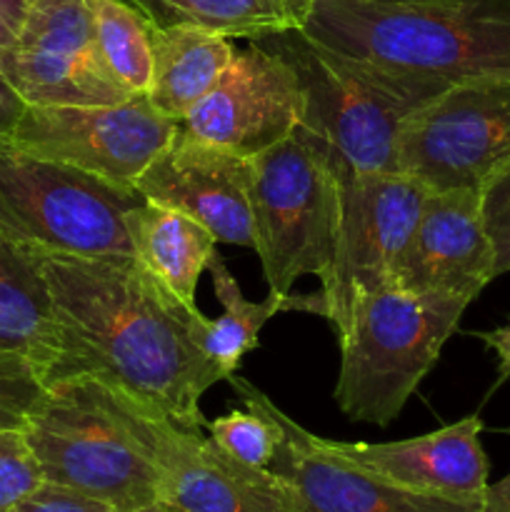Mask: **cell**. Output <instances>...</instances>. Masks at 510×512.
<instances>
[{"mask_svg": "<svg viewBox=\"0 0 510 512\" xmlns=\"http://www.w3.org/2000/svg\"><path fill=\"white\" fill-rule=\"evenodd\" d=\"M465 310V300L400 288L365 293L355 303L348 335L340 340L333 390L340 413L353 423L388 428L438 363Z\"/></svg>", "mask_w": 510, "mask_h": 512, "instance_id": "4", "label": "cell"}, {"mask_svg": "<svg viewBox=\"0 0 510 512\" xmlns=\"http://www.w3.org/2000/svg\"><path fill=\"white\" fill-rule=\"evenodd\" d=\"M8 512H118L108 503L90 495L78 493L73 488H65L58 483H43L30 490L25 498H20Z\"/></svg>", "mask_w": 510, "mask_h": 512, "instance_id": "28", "label": "cell"}, {"mask_svg": "<svg viewBox=\"0 0 510 512\" xmlns=\"http://www.w3.org/2000/svg\"><path fill=\"white\" fill-rule=\"evenodd\" d=\"M135 190L143 200L193 218L215 243L255 248L250 210L253 158L195 138L178 125L135 180Z\"/></svg>", "mask_w": 510, "mask_h": 512, "instance_id": "15", "label": "cell"}, {"mask_svg": "<svg viewBox=\"0 0 510 512\" xmlns=\"http://www.w3.org/2000/svg\"><path fill=\"white\" fill-rule=\"evenodd\" d=\"M43 483V473L23 430H0V512Z\"/></svg>", "mask_w": 510, "mask_h": 512, "instance_id": "26", "label": "cell"}, {"mask_svg": "<svg viewBox=\"0 0 510 512\" xmlns=\"http://www.w3.org/2000/svg\"><path fill=\"white\" fill-rule=\"evenodd\" d=\"M300 120L303 93L290 65L258 40H248L178 125L195 138L255 158L290 138Z\"/></svg>", "mask_w": 510, "mask_h": 512, "instance_id": "14", "label": "cell"}, {"mask_svg": "<svg viewBox=\"0 0 510 512\" xmlns=\"http://www.w3.org/2000/svg\"><path fill=\"white\" fill-rule=\"evenodd\" d=\"M485 233L493 243L495 278L510 273V160L480 188Z\"/></svg>", "mask_w": 510, "mask_h": 512, "instance_id": "27", "label": "cell"}, {"mask_svg": "<svg viewBox=\"0 0 510 512\" xmlns=\"http://www.w3.org/2000/svg\"><path fill=\"white\" fill-rule=\"evenodd\" d=\"M128 235L133 255L175 295L188 313H200L195 290L208 270L215 238L180 210L143 200L128 213Z\"/></svg>", "mask_w": 510, "mask_h": 512, "instance_id": "19", "label": "cell"}, {"mask_svg": "<svg viewBox=\"0 0 510 512\" xmlns=\"http://www.w3.org/2000/svg\"><path fill=\"white\" fill-rule=\"evenodd\" d=\"M498 358L500 378H510V320L503 328L488 330V333H475Z\"/></svg>", "mask_w": 510, "mask_h": 512, "instance_id": "31", "label": "cell"}, {"mask_svg": "<svg viewBox=\"0 0 510 512\" xmlns=\"http://www.w3.org/2000/svg\"><path fill=\"white\" fill-rule=\"evenodd\" d=\"M505 433L510 435V428ZM480 512H510V473L495 485H488Z\"/></svg>", "mask_w": 510, "mask_h": 512, "instance_id": "32", "label": "cell"}, {"mask_svg": "<svg viewBox=\"0 0 510 512\" xmlns=\"http://www.w3.org/2000/svg\"><path fill=\"white\" fill-rule=\"evenodd\" d=\"M283 3V8L288 10L290 20H293L295 28H300V25L305 23V18H308L310 13V5L315 3V0H280Z\"/></svg>", "mask_w": 510, "mask_h": 512, "instance_id": "33", "label": "cell"}, {"mask_svg": "<svg viewBox=\"0 0 510 512\" xmlns=\"http://www.w3.org/2000/svg\"><path fill=\"white\" fill-rule=\"evenodd\" d=\"M150 28H193L230 40H258L295 28L280 0H123Z\"/></svg>", "mask_w": 510, "mask_h": 512, "instance_id": "22", "label": "cell"}, {"mask_svg": "<svg viewBox=\"0 0 510 512\" xmlns=\"http://www.w3.org/2000/svg\"><path fill=\"white\" fill-rule=\"evenodd\" d=\"M90 3L105 65L130 93H145L150 83V25L123 0Z\"/></svg>", "mask_w": 510, "mask_h": 512, "instance_id": "23", "label": "cell"}, {"mask_svg": "<svg viewBox=\"0 0 510 512\" xmlns=\"http://www.w3.org/2000/svg\"><path fill=\"white\" fill-rule=\"evenodd\" d=\"M510 160V75L450 85L405 123L398 173L440 193L480 190Z\"/></svg>", "mask_w": 510, "mask_h": 512, "instance_id": "10", "label": "cell"}, {"mask_svg": "<svg viewBox=\"0 0 510 512\" xmlns=\"http://www.w3.org/2000/svg\"><path fill=\"white\" fill-rule=\"evenodd\" d=\"M98 383V380H95ZM105 403L160 473V500L190 512H295L290 485L270 468H250L190 430L98 383Z\"/></svg>", "mask_w": 510, "mask_h": 512, "instance_id": "9", "label": "cell"}, {"mask_svg": "<svg viewBox=\"0 0 510 512\" xmlns=\"http://www.w3.org/2000/svg\"><path fill=\"white\" fill-rule=\"evenodd\" d=\"M210 275H213V290L223 305V315L218 320H208L205 315L193 320V338L198 348L223 370L225 380L238 373L240 363L250 350L258 348L260 330L268 320H273L285 310H308V313L325 315L323 295H290L273 293L260 303L245 300L238 280L230 275L228 265L218 253L208 263Z\"/></svg>", "mask_w": 510, "mask_h": 512, "instance_id": "21", "label": "cell"}, {"mask_svg": "<svg viewBox=\"0 0 510 512\" xmlns=\"http://www.w3.org/2000/svg\"><path fill=\"white\" fill-rule=\"evenodd\" d=\"M340 225L320 295L338 343L365 293L398 288V275L428 188L403 173L340 170Z\"/></svg>", "mask_w": 510, "mask_h": 512, "instance_id": "8", "label": "cell"}, {"mask_svg": "<svg viewBox=\"0 0 510 512\" xmlns=\"http://www.w3.org/2000/svg\"><path fill=\"white\" fill-rule=\"evenodd\" d=\"M255 253L273 293H290L303 275L323 278L340 225V175L328 145L295 128L253 158Z\"/></svg>", "mask_w": 510, "mask_h": 512, "instance_id": "5", "label": "cell"}, {"mask_svg": "<svg viewBox=\"0 0 510 512\" xmlns=\"http://www.w3.org/2000/svg\"><path fill=\"white\" fill-rule=\"evenodd\" d=\"M28 0H0V53L10 48L23 25Z\"/></svg>", "mask_w": 510, "mask_h": 512, "instance_id": "30", "label": "cell"}, {"mask_svg": "<svg viewBox=\"0 0 510 512\" xmlns=\"http://www.w3.org/2000/svg\"><path fill=\"white\" fill-rule=\"evenodd\" d=\"M248 410H230L215 420H205L208 438L223 453L250 468H270L280 443V428L263 408L245 403Z\"/></svg>", "mask_w": 510, "mask_h": 512, "instance_id": "24", "label": "cell"}, {"mask_svg": "<svg viewBox=\"0 0 510 512\" xmlns=\"http://www.w3.org/2000/svg\"><path fill=\"white\" fill-rule=\"evenodd\" d=\"M38 258L55 318L45 385L98 380L183 428L203 430L200 400L225 380L193 338L203 313H188L135 255Z\"/></svg>", "mask_w": 510, "mask_h": 512, "instance_id": "1", "label": "cell"}, {"mask_svg": "<svg viewBox=\"0 0 510 512\" xmlns=\"http://www.w3.org/2000/svg\"><path fill=\"white\" fill-rule=\"evenodd\" d=\"M43 480L98 498L118 512L160 500V473L88 378L50 383L23 430Z\"/></svg>", "mask_w": 510, "mask_h": 512, "instance_id": "7", "label": "cell"}, {"mask_svg": "<svg viewBox=\"0 0 510 512\" xmlns=\"http://www.w3.org/2000/svg\"><path fill=\"white\" fill-rule=\"evenodd\" d=\"M25 108H28V103L15 93V88L8 83V78L0 73V150L8 148V145L13 143L15 128H18Z\"/></svg>", "mask_w": 510, "mask_h": 512, "instance_id": "29", "label": "cell"}, {"mask_svg": "<svg viewBox=\"0 0 510 512\" xmlns=\"http://www.w3.org/2000/svg\"><path fill=\"white\" fill-rule=\"evenodd\" d=\"M38 365L18 353H0V430H25L45 398Z\"/></svg>", "mask_w": 510, "mask_h": 512, "instance_id": "25", "label": "cell"}, {"mask_svg": "<svg viewBox=\"0 0 510 512\" xmlns=\"http://www.w3.org/2000/svg\"><path fill=\"white\" fill-rule=\"evenodd\" d=\"M480 433H483L480 415H468L458 423L418 438L393 440V443H340V440H328V443L350 463L400 488L483 503L490 485V468Z\"/></svg>", "mask_w": 510, "mask_h": 512, "instance_id": "17", "label": "cell"}, {"mask_svg": "<svg viewBox=\"0 0 510 512\" xmlns=\"http://www.w3.org/2000/svg\"><path fill=\"white\" fill-rule=\"evenodd\" d=\"M143 195L70 165L0 150V233L38 255H133L128 213Z\"/></svg>", "mask_w": 510, "mask_h": 512, "instance_id": "6", "label": "cell"}, {"mask_svg": "<svg viewBox=\"0 0 510 512\" xmlns=\"http://www.w3.org/2000/svg\"><path fill=\"white\" fill-rule=\"evenodd\" d=\"M495 280V253L483 223L480 190H428L398 288L473 303Z\"/></svg>", "mask_w": 510, "mask_h": 512, "instance_id": "16", "label": "cell"}, {"mask_svg": "<svg viewBox=\"0 0 510 512\" xmlns=\"http://www.w3.org/2000/svg\"><path fill=\"white\" fill-rule=\"evenodd\" d=\"M300 30L445 85L510 75V0H315Z\"/></svg>", "mask_w": 510, "mask_h": 512, "instance_id": "2", "label": "cell"}, {"mask_svg": "<svg viewBox=\"0 0 510 512\" xmlns=\"http://www.w3.org/2000/svg\"><path fill=\"white\" fill-rule=\"evenodd\" d=\"M0 353L25 355L48 373L55 358V318L48 280L33 250L0 233Z\"/></svg>", "mask_w": 510, "mask_h": 512, "instance_id": "20", "label": "cell"}, {"mask_svg": "<svg viewBox=\"0 0 510 512\" xmlns=\"http://www.w3.org/2000/svg\"><path fill=\"white\" fill-rule=\"evenodd\" d=\"M175 128L138 93L118 105H28L10 145L135 190Z\"/></svg>", "mask_w": 510, "mask_h": 512, "instance_id": "11", "label": "cell"}, {"mask_svg": "<svg viewBox=\"0 0 510 512\" xmlns=\"http://www.w3.org/2000/svg\"><path fill=\"white\" fill-rule=\"evenodd\" d=\"M290 65L303 93L298 128L328 145L335 165L353 173H398L405 123L450 85L350 58L300 28L258 38Z\"/></svg>", "mask_w": 510, "mask_h": 512, "instance_id": "3", "label": "cell"}, {"mask_svg": "<svg viewBox=\"0 0 510 512\" xmlns=\"http://www.w3.org/2000/svg\"><path fill=\"white\" fill-rule=\"evenodd\" d=\"M0 73L28 105H118L133 98L110 73L90 0H30Z\"/></svg>", "mask_w": 510, "mask_h": 512, "instance_id": "12", "label": "cell"}, {"mask_svg": "<svg viewBox=\"0 0 510 512\" xmlns=\"http://www.w3.org/2000/svg\"><path fill=\"white\" fill-rule=\"evenodd\" d=\"M28 3H30V0H28Z\"/></svg>", "mask_w": 510, "mask_h": 512, "instance_id": "35", "label": "cell"}, {"mask_svg": "<svg viewBox=\"0 0 510 512\" xmlns=\"http://www.w3.org/2000/svg\"><path fill=\"white\" fill-rule=\"evenodd\" d=\"M243 403L263 408L280 428V443L270 470L290 485L295 512H480L483 503L440 498L400 488L330 448L283 413L268 395L238 373L228 378Z\"/></svg>", "mask_w": 510, "mask_h": 512, "instance_id": "13", "label": "cell"}, {"mask_svg": "<svg viewBox=\"0 0 510 512\" xmlns=\"http://www.w3.org/2000/svg\"><path fill=\"white\" fill-rule=\"evenodd\" d=\"M235 55L233 40L193 25L150 28V83L145 98L165 118L180 120L218 83Z\"/></svg>", "mask_w": 510, "mask_h": 512, "instance_id": "18", "label": "cell"}, {"mask_svg": "<svg viewBox=\"0 0 510 512\" xmlns=\"http://www.w3.org/2000/svg\"><path fill=\"white\" fill-rule=\"evenodd\" d=\"M138 512H190V510L180 508V505L168 503V500H155V503L145 505V508L138 510Z\"/></svg>", "mask_w": 510, "mask_h": 512, "instance_id": "34", "label": "cell"}]
</instances>
